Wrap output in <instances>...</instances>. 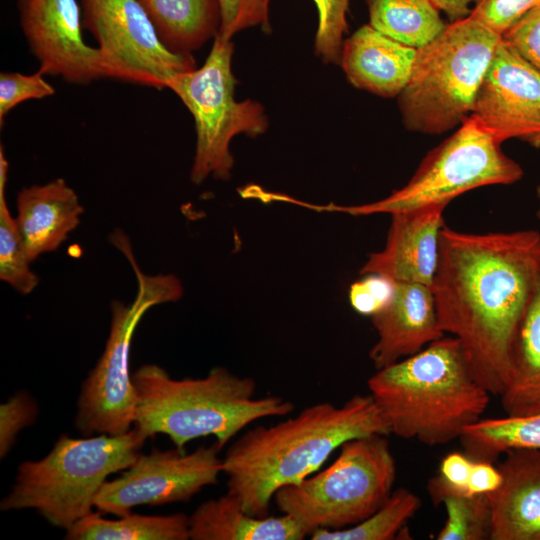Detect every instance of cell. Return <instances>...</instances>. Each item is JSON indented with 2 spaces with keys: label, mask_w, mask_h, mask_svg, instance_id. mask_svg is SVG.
Returning <instances> with one entry per match:
<instances>
[{
  "label": "cell",
  "mask_w": 540,
  "mask_h": 540,
  "mask_svg": "<svg viewBox=\"0 0 540 540\" xmlns=\"http://www.w3.org/2000/svg\"><path fill=\"white\" fill-rule=\"evenodd\" d=\"M540 270V232H440L431 285L440 328L457 338L474 378L501 396L511 349Z\"/></svg>",
  "instance_id": "cell-1"
},
{
  "label": "cell",
  "mask_w": 540,
  "mask_h": 540,
  "mask_svg": "<svg viewBox=\"0 0 540 540\" xmlns=\"http://www.w3.org/2000/svg\"><path fill=\"white\" fill-rule=\"evenodd\" d=\"M371 434L391 433L370 394L340 406L320 402L275 425L256 426L222 458L227 493L249 514L266 517L280 488L314 474L346 441Z\"/></svg>",
  "instance_id": "cell-2"
},
{
  "label": "cell",
  "mask_w": 540,
  "mask_h": 540,
  "mask_svg": "<svg viewBox=\"0 0 540 540\" xmlns=\"http://www.w3.org/2000/svg\"><path fill=\"white\" fill-rule=\"evenodd\" d=\"M367 386L390 433L429 446L459 439L481 419L491 395L472 375L453 336L376 370Z\"/></svg>",
  "instance_id": "cell-3"
},
{
  "label": "cell",
  "mask_w": 540,
  "mask_h": 540,
  "mask_svg": "<svg viewBox=\"0 0 540 540\" xmlns=\"http://www.w3.org/2000/svg\"><path fill=\"white\" fill-rule=\"evenodd\" d=\"M137 395L134 426L148 438L167 435L176 448L194 439L214 436L222 449L249 424L267 417L286 416L294 404L279 396L256 398V382L224 367L203 378L173 379L155 364L132 374Z\"/></svg>",
  "instance_id": "cell-4"
},
{
  "label": "cell",
  "mask_w": 540,
  "mask_h": 540,
  "mask_svg": "<svg viewBox=\"0 0 540 540\" xmlns=\"http://www.w3.org/2000/svg\"><path fill=\"white\" fill-rule=\"evenodd\" d=\"M147 438L135 426L120 435L63 434L42 459L19 465L1 510L33 509L51 525L68 530L93 512L101 486L135 462Z\"/></svg>",
  "instance_id": "cell-5"
},
{
  "label": "cell",
  "mask_w": 540,
  "mask_h": 540,
  "mask_svg": "<svg viewBox=\"0 0 540 540\" xmlns=\"http://www.w3.org/2000/svg\"><path fill=\"white\" fill-rule=\"evenodd\" d=\"M500 40L501 34L469 15L417 49L411 78L398 95L405 127L435 135L461 125Z\"/></svg>",
  "instance_id": "cell-6"
},
{
  "label": "cell",
  "mask_w": 540,
  "mask_h": 540,
  "mask_svg": "<svg viewBox=\"0 0 540 540\" xmlns=\"http://www.w3.org/2000/svg\"><path fill=\"white\" fill-rule=\"evenodd\" d=\"M109 241L128 260L137 280L136 297L130 304L111 303V324L105 349L82 384L77 401L75 427L83 436L120 435L135 422L137 395L129 371L132 338L144 314L153 306L178 301L181 281L173 274L147 275L139 267L125 233L114 230Z\"/></svg>",
  "instance_id": "cell-7"
},
{
  "label": "cell",
  "mask_w": 540,
  "mask_h": 540,
  "mask_svg": "<svg viewBox=\"0 0 540 540\" xmlns=\"http://www.w3.org/2000/svg\"><path fill=\"white\" fill-rule=\"evenodd\" d=\"M387 435L353 438L340 446L335 461L299 483L280 488L273 501L282 514L309 534L353 526L390 497L396 462Z\"/></svg>",
  "instance_id": "cell-8"
},
{
  "label": "cell",
  "mask_w": 540,
  "mask_h": 540,
  "mask_svg": "<svg viewBox=\"0 0 540 540\" xmlns=\"http://www.w3.org/2000/svg\"><path fill=\"white\" fill-rule=\"evenodd\" d=\"M501 144L469 116L426 154L403 187L371 203L322 209L352 216L392 214L430 204L448 205L459 195L483 186L513 184L524 172L502 151Z\"/></svg>",
  "instance_id": "cell-9"
},
{
  "label": "cell",
  "mask_w": 540,
  "mask_h": 540,
  "mask_svg": "<svg viewBox=\"0 0 540 540\" xmlns=\"http://www.w3.org/2000/svg\"><path fill=\"white\" fill-rule=\"evenodd\" d=\"M234 46L217 35L205 63L179 74L168 84L194 118L196 149L190 178L201 184L212 176L228 180L234 164L230 143L238 134L254 137L268 128L262 105L254 100L236 101L232 73Z\"/></svg>",
  "instance_id": "cell-10"
},
{
  "label": "cell",
  "mask_w": 540,
  "mask_h": 540,
  "mask_svg": "<svg viewBox=\"0 0 540 540\" xmlns=\"http://www.w3.org/2000/svg\"><path fill=\"white\" fill-rule=\"evenodd\" d=\"M82 26L97 41L104 78L167 88L196 68L191 53H176L161 40L139 0H80Z\"/></svg>",
  "instance_id": "cell-11"
},
{
  "label": "cell",
  "mask_w": 540,
  "mask_h": 540,
  "mask_svg": "<svg viewBox=\"0 0 540 540\" xmlns=\"http://www.w3.org/2000/svg\"><path fill=\"white\" fill-rule=\"evenodd\" d=\"M220 450L214 443L190 453L176 448L139 454L119 477L104 482L95 496L94 508L102 515L119 517L138 506L187 502L217 482L222 473Z\"/></svg>",
  "instance_id": "cell-12"
},
{
  "label": "cell",
  "mask_w": 540,
  "mask_h": 540,
  "mask_svg": "<svg viewBox=\"0 0 540 540\" xmlns=\"http://www.w3.org/2000/svg\"><path fill=\"white\" fill-rule=\"evenodd\" d=\"M470 117L501 143L517 138L540 147V71L502 36Z\"/></svg>",
  "instance_id": "cell-13"
},
{
  "label": "cell",
  "mask_w": 540,
  "mask_h": 540,
  "mask_svg": "<svg viewBox=\"0 0 540 540\" xmlns=\"http://www.w3.org/2000/svg\"><path fill=\"white\" fill-rule=\"evenodd\" d=\"M17 8L39 71L76 85L104 78L99 50L84 41L77 0H18Z\"/></svg>",
  "instance_id": "cell-14"
},
{
  "label": "cell",
  "mask_w": 540,
  "mask_h": 540,
  "mask_svg": "<svg viewBox=\"0 0 540 540\" xmlns=\"http://www.w3.org/2000/svg\"><path fill=\"white\" fill-rule=\"evenodd\" d=\"M447 206L430 204L392 213L384 248L369 255L360 274L377 273L395 282L431 287L438 264L443 212Z\"/></svg>",
  "instance_id": "cell-15"
},
{
  "label": "cell",
  "mask_w": 540,
  "mask_h": 540,
  "mask_svg": "<svg viewBox=\"0 0 540 540\" xmlns=\"http://www.w3.org/2000/svg\"><path fill=\"white\" fill-rule=\"evenodd\" d=\"M377 341L369 352L376 370L411 356L445 336L428 285L396 282L390 303L371 316Z\"/></svg>",
  "instance_id": "cell-16"
},
{
  "label": "cell",
  "mask_w": 540,
  "mask_h": 540,
  "mask_svg": "<svg viewBox=\"0 0 540 540\" xmlns=\"http://www.w3.org/2000/svg\"><path fill=\"white\" fill-rule=\"evenodd\" d=\"M497 465L500 487L489 494L490 540H540V448L512 449Z\"/></svg>",
  "instance_id": "cell-17"
},
{
  "label": "cell",
  "mask_w": 540,
  "mask_h": 540,
  "mask_svg": "<svg viewBox=\"0 0 540 540\" xmlns=\"http://www.w3.org/2000/svg\"><path fill=\"white\" fill-rule=\"evenodd\" d=\"M416 56L417 49L365 24L343 42L340 64L353 86L382 97H395L408 84Z\"/></svg>",
  "instance_id": "cell-18"
},
{
  "label": "cell",
  "mask_w": 540,
  "mask_h": 540,
  "mask_svg": "<svg viewBox=\"0 0 540 540\" xmlns=\"http://www.w3.org/2000/svg\"><path fill=\"white\" fill-rule=\"evenodd\" d=\"M84 209L62 178L24 187L17 195L18 229L31 261L56 250L75 230Z\"/></svg>",
  "instance_id": "cell-19"
},
{
  "label": "cell",
  "mask_w": 540,
  "mask_h": 540,
  "mask_svg": "<svg viewBox=\"0 0 540 540\" xmlns=\"http://www.w3.org/2000/svg\"><path fill=\"white\" fill-rule=\"evenodd\" d=\"M192 540H302L308 532L292 517H257L229 493L199 505L188 516Z\"/></svg>",
  "instance_id": "cell-20"
},
{
  "label": "cell",
  "mask_w": 540,
  "mask_h": 540,
  "mask_svg": "<svg viewBox=\"0 0 540 540\" xmlns=\"http://www.w3.org/2000/svg\"><path fill=\"white\" fill-rule=\"evenodd\" d=\"M508 416L540 413V270L511 349V376L500 396Z\"/></svg>",
  "instance_id": "cell-21"
},
{
  "label": "cell",
  "mask_w": 540,
  "mask_h": 540,
  "mask_svg": "<svg viewBox=\"0 0 540 540\" xmlns=\"http://www.w3.org/2000/svg\"><path fill=\"white\" fill-rule=\"evenodd\" d=\"M161 40L176 53H191L220 27L218 0H139Z\"/></svg>",
  "instance_id": "cell-22"
},
{
  "label": "cell",
  "mask_w": 540,
  "mask_h": 540,
  "mask_svg": "<svg viewBox=\"0 0 540 540\" xmlns=\"http://www.w3.org/2000/svg\"><path fill=\"white\" fill-rule=\"evenodd\" d=\"M369 24L389 38L419 49L446 28L432 0H366Z\"/></svg>",
  "instance_id": "cell-23"
},
{
  "label": "cell",
  "mask_w": 540,
  "mask_h": 540,
  "mask_svg": "<svg viewBox=\"0 0 540 540\" xmlns=\"http://www.w3.org/2000/svg\"><path fill=\"white\" fill-rule=\"evenodd\" d=\"M68 540H187L188 516L176 513L165 516L133 514L106 519L98 511L91 512L70 529Z\"/></svg>",
  "instance_id": "cell-24"
},
{
  "label": "cell",
  "mask_w": 540,
  "mask_h": 540,
  "mask_svg": "<svg viewBox=\"0 0 540 540\" xmlns=\"http://www.w3.org/2000/svg\"><path fill=\"white\" fill-rule=\"evenodd\" d=\"M472 460L495 462L512 449L540 448V413L479 419L459 438Z\"/></svg>",
  "instance_id": "cell-25"
},
{
  "label": "cell",
  "mask_w": 540,
  "mask_h": 540,
  "mask_svg": "<svg viewBox=\"0 0 540 540\" xmlns=\"http://www.w3.org/2000/svg\"><path fill=\"white\" fill-rule=\"evenodd\" d=\"M427 491L434 505L446 511L437 540H490L492 508L489 494H469L454 489L435 475Z\"/></svg>",
  "instance_id": "cell-26"
},
{
  "label": "cell",
  "mask_w": 540,
  "mask_h": 540,
  "mask_svg": "<svg viewBox=\"0 0 540 540\" xmlns=\"http://www.w3.org/2000/svg\"><path fill=\"white\" fill-rule=\"evenodd\" d=\"M421 507L417 495L407 488H398L387 501L365 520L339 530L319 529L310 534L312 540H392L405 529L407 522Z\"/></svg>",
  "instance_id": "cell-27"
},
{
  "label": "cell",
  "mask_w": 540,
  "mask_h": 540,
  "mask_svg": "<svg viewBox=\"0 0 540 540\" xmlns=\"http://www.w3.org/2000/svg\"><path fill=\"white\" fill-rule=\"evenodd\" d=\"M8 161L0 148V279L23 295L31 293L39 278L31 270L32 262L6 200Z\"/></svg>",
  "instance_id": "cell-28"
},
{
  "label": "cell",
  "mask_w": 540,
  "mask_h": 540,
  "mask_svg": "<svg viewBox=\"0 0 540 540\" xmlns=\"http://www.w3.org/2000/svg\"><path fill=\"white\" fill-rule=\"evenodd\" d=\"M313 1L318 12L315 52L325 63H340L350 0Z\"/></svg>",
  "instance_id": "cell-29"
},
{
  "label": "cell",
  "mask_w": 540,
  "mask_h": 540,
  "mask_svg": "<svg viewBox=\"0 0 540 540\" xmlns=\"http://www.w3.org/2000/svg\"><path fill=\"white\" fill-rule=\"evenodd\" d=\"M38 70L33 74L2 72L0 74V124L17 105L32 99H42L55 93L54 87Z\"/></svg>",
  "instance_id": "cell-30"
},
{
  "label": "cell",
  "mask_w": 540,
  "mask_h": 540,
  "mask_svg": "<svg viewBox=\"0 0 540 540\" xmlns=\"http://www.w3.org/2000/svg\"><path fill=\"white\" fill-rule=\"evenodd\" d=\"M220 7V27L217 35L231 40L247 28L261 26L270 30V0H218Z\"/></svg>",
  "instance_id": "cell-31"
},
{
  "label": "cell",
  "mask_w": 540,
  "mask_h": 540,
  "mask_svg": "<svg viewBox=\"0 0 540 540\" xmlns=\"http://www.w3.org/2000/svg\"><path fill=\"white\" fill-rule=\"evenodd\" d=\"M395 288L396 282L384 275L364 274L349 287L350 305L361 315L373 316L390 303Z\"/></svg>",
  "instance_id": "cell-32"
},
{
  "label": "cell",
  "mask_w": 540,
  "mask_h": 540,
  "mask_svg": "<svg viewBox=\"0 0 540 540\" xmlns=\"http://www.w3.org/2000/svg\"><path fill=\"white\" fill-rule=\"evenodd\" d=\"M35 401L25 392H18L0 406V456L10 451L18 433L34 423Z\"/></svg>",
  "instance_id": "cell-33"
},
{
  "label": "cell",
  "mask_w": 540,
  "mask_h": 540,
  "mask_svg": "<svg viewBox=\"0 0 540 540\" xmlns=\"http://www.w3.org/2000/svg\"><path fill=\"white\" fill-rule=\"evenodd\" d=\"M470 15L499 34L529 10L540 6V0H473Z\"/></svg>",
  "instance_id": "cell-34"
},
{
  "label": "cell",
  "mask_w": 540,
  "mask_h": 540,
  "mask_svg": "<svg viewBox=\"0 0 540 540\" xmlns=\"http://www.w3.org/2000/svg\"><path fill=\"white\" fill-rule=\"evenodd\" d=\"M501 36L540 71V6L522 15Z\"/></svg>",
  "instance_id": "cell-35"
},
{
  "label": "cell",
  "mask_w": 540,
  "mask_h": 540,
  "mask_svg": "<svg viewBox=\"0 0 540 540\" xmlns=\"http://www.w3.org/2000/svg\"><path fill=\"white\" fill-rule=\"evenodd\" d=\"M472 464L473 460L466 453L451 452L441 460L438 475L456 489L470 493L468 481Z\"/></svg>",
  "instance_id": "cell-36"
},
{
  "label": "cell",
  "mask_w": 540,
  "mask_h": 540,
  "mask_svg": "<svg viewBox=\"0 0 540 540\" xmlns=\"http://www.w3.org/2000/svg\"><path fill=\"white\" fill-rule=\"evenodd\" d=\"M502 483V475L494 462L473 460L468 481L471 494H491Z\"/></svg>",
  "instance_id": "cell-37"
},
{
  "label": "cell",
  "mask_w": 540,
  "mask_h": 540,
  "mask_svg": "<svg viewBox=\"0 0 540 540\" xmlns=\"http://www.w3.org/2000/svg\"><path fill=\"white\" fill-rule=\"evenodd\" d=\"M434 5L444 12L451 22L470 15L472 0H432Z\"/></svg>",
  "instance_id": "cell-38"
},
{
  "label": "cell",
  "mask_w": 540,
  "mask_h": 540,
  "mask_svg": "<svg viewBox=\"0 0 540 540\" xmlns=\"http://www.w3.org/2000/svg\"><path fill=\"white\" fill-rule=\"evenodd\" d=\"M536 194H537V198H538V200L540 202V185L536 189ZM536 217L540 220V205H539L538 210L536 211Z\"/></svg>",
  "instance_id": "cell-39"
}]
</instances>
